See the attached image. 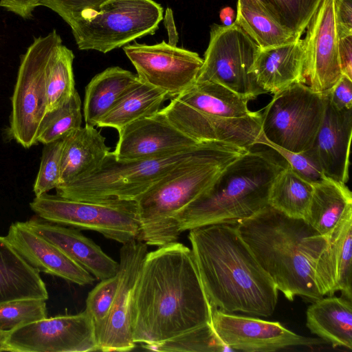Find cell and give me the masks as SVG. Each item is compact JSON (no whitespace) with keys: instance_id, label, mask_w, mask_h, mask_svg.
I'll return each instance as SVG.
<instances>
[{"instance_id":"33","label":"cell","mask_w":352,"mask_h":352,"mask_svg":"<svg viewBox=\"0 0 352 352\" xmlns=\"http://www.w3.org/2000/svg\"><path fill=\"white\" fill-rule=\"evenodd\" d=\"M73 52L61 44L53 54L47 70V112L65 103L76 91Z\"/></svg>"},{"instance_id":"16","label":"cell","mask_w":352,"mask_h":352,"mask_svg":"<svg viewBox=\"0 0 352 352\" xmlns=\"http://www.w3.org/2000/svg\"><path fill=\"white\" fill-rule=\"evenodd\" d=\"M160 111L177 129L197 142L220 141L250 149L261 144V114L237 118L205 115L189 108L175 97Z\"/></svg>"},{"instance_id":"17","label":"cell","mask_w":352,"mask_h":352,"mask_svg":"<svg viewBox=\"0 0 352 352\" xmlns=\"http://www.w3.org/2000/svg\"><path fill=\"white\" fill-rule=\"evenodd\" d=\"M302 39L306 83L316 91L329 90L342 76L334 0H322Z\"/></svg>"},{"instance_id":"27","label":"cell","mask_w":352,"mask_h":352,"mask_svg":"<svg viewBox=\"0 0 352 352\" xmlns=\"http://www.w3.org/2000/svg\"><path fill=\"white\" fill-rule=\"evenodd\" d=\"M138 80L137 75L117 66L108 67L93 77L85 91L83 116L85 125L96 126Z\"/></svg>"},{"instance_id":"3","label":"cell","mask_w":352,"mask_h":352,"mask_svg":"<svg viewBox=\"0 0 352 352\" xmlns=\"http://www.w3.org/2000/svg\"><path fill=\"white\" fill-rule=\"evenodd\" d=\"M256 260L289 301L299 296L322 297L314 277V264L328 240L303 219L289 217L270 206L234 223Z\"/></svg>"},{"instance_id":"9","label":"cell","mask_w":352,"mask_h":352,"mask_svg":"<svg viewBox=\"0 0 352 352\" xmlns=\"http://www.w3.org/2000/svg\"><path fill=\"white\" fill-rule=\"evenodd\" d=\"M273 95L261 114L265 140L294 153L311 148L322 122L324 94L298 82Z\"/></svg>"},{"instance_id":"18","label":"cell","mask_w":352,"mask_h":352,"mask_svg":"<svg viewBox=\"0 0 352 352\" xmlns=\"http://www.w3.org/2000/svg\"><path fill=\"white\" fill-rule=\"evenodd\" d=\"M115 157L120 160L153 157L199 143L175 127L159 111L119 130Z\"/></svg>"},{"instance_id":"21","label":"cell","mask_w":352,"mask_h":352,"mask_svg":"<svg viewBox=\"0 0 352 352\" xmlns=\"http://www.w3.org/2000/svg\"><path fill=\"white\" fill-rule=\"evenodd\" d=\"M324 94V113L311 150L325 177L346 184L349 179L352 109H336Z\"/></svg>"},{"instance_id":"41","label":"cell","mask_w":352,"mask_h":352,"mask_svg":"<svg viewBox=\"0 0 352 352\" xmlns=\"http://www.w3.org/2000/svg\"><path fill=\"white\" fill-rule=\"evenodd\" d=\"M106 0H38L39 6H45L57 13L69 26L76 21L97 10Z\"/></svg>"},{"instance_id":"6","label":"cell","mask_w":352,"mask_h":352,"mask_svg":"<svg viewBox=\"0 0 352 352\" xmlns=\"http://www.w3.org/2000/svg\"><path fill=\"white\" fill-rule=\"evenodd\" d=\"M206 142L140 160H120L109 151L96 170L59 185L55 188L56 194L87 201H136L178 164L198 153Z\"/></svg>"},{"instance_id":"5","label":"cell","mask_w":352,"mask_h":352,"mask_svg":"<svg viewBox=\"0 0 352 352\" xmlns=\"http://www.w3.org/2000/svg\"><path fill=\"white\" fill-rule=\"evenodd\" d=\"M285 166L268 151L252 147L228 165L210 188L180 213V232L253 216L268 205L270 186Z\"/></svg>"},{"instance_id":"34","label":"cell","mask_w":352,"mask_h":352,"mask_svg":"<svg viewBox=\"0 0 352 352\" xmlns=\"http://www.w3.org/2000/svg\"><path fill=\"white\" fill-rule=\"evenodd\" d=\"M81 100L76 90L61 107L47 112L37 133L36 141L43 144L60 140L81 127Z\"/></svg>"},{"instance_id":"22","label":"cell","mask_w":352,"mask_h":352,"mask_svg":"<svg viewBox=\"0 0 352 352\" xmlns=\"http://www.w3.org/2000/svg\"><path fill=\"white\" fill-rule=\"evenodd\" d=\"M24 223L32 230L58 247L96 279L102 280L118 273L119 263L74 228L51 223L37 215Z\"/></svg>"},{"instance_id":"47","label":"cell","mask_w":352,"mask_h":352,"mask_svg":"<svg viewBox=\"0 0 352 352\" xmlns=\"http://www.w3.org/2000/svg\"><path fill=\"white\" fill-rule=\"evenodd\" d=\"M10 333V330H4L0 328V351H6V342Z\"/></svg>"},{"instance_id":"10","label":"cell","mask_w":352,"mask_h":352,"mask_svg":"<svg viewBox=\"0 0 352 352\" xmlns=\"http://www.w3.org/2000/svg\"><path fill=\"white\" fill-rule=\"evenodd\" d=\"M62 44L56 30L35 38L21 56L12 97L10 134L24 148L37 143L40 124L47 113L46 76L49 63Z\"/></svg>"},{"instance_id":"7","label":"cell","mask_w":352,"mask_h":352,"mask_svg":"<svg viewBox=\"0 0 352 352\" xmlns=\"http://www.w3.org/2000/svg\"><path fill=\"white\" fill-rule=\"evenodd\" d=\"M162 19L163 8L153 0H106L70 27L80 50L107 53L153 34Z\"/></svg>"},{"instance_id":"30","label":"cell","mask_w":352,"mask_h":352,"mask_svg":"<svg viewBox=\"0 0 352 352\" xmlns=\"http://www.w3.org/2000/svg\"><path fill=\"white\" fill-rule=\"evenodd\" d=\"M168 98L170 97L166 92L139 80L118 100L96 126L111 127L118 131L138 120L156 113Z\"/></svg>"},{"instance_id":"26","label":"cell","mask_w":352,"mask_h":352,"mask_svg":"<svg viewBox=\"0 0 352 352\" xmlns=\"http://www.w3.org/2000/svg\"><path fill=\"white\" fill-rule=\"evenodd\" d=\"M23 298L48 299L39 272L0 236V305Z\"/></svg>"},{"instance_id":"46","label":"cell","mask_w":352,"mask_h":352,"mask_svg":"<svg viewBox=\"0 0 352 352\" xmlns=\"http://www.w3.org/2000/svg\"><path fill=\"white\" fill-rule=\"evenodd\" d=\"M219 17L223 25H230L234 22V11L230 7H225L221 10Z\"/></svg>"},{"instance_id":"40","label":"cell","mask_w":352,"mask_h":352,"mask_svg":"<svg viewBox=\"0 0 352 352\" xmlns=\"http://www.w3.org/2000/svg\"><path fill=\"white\" fill-rule=\"evenodd\" d=\"M261 145L271 148L285 160L291 168L305 180L314 184L325 177L320 163L311 148L300 153L288 151L268 143L265 139Z\"/></svg>"},{"instance_id":"13","label":"cell","mask_w":352,"mask_h":352,"mask_svg":"<svg viewBox=\"0 0 352 352\" xmlns=\"http://www.w3.org/2000/svg\"><path fill=\"white\" fill-rule=\"evenodd\" d=\"M124 52L138 79L166 92L170 98L191 87L203 64L196 52L162 41L155 45L135 43Z\"/></svg>"},{"instance_id":"14","label":"cell","mask_w":352,"mask_h":352,"mask_svg":"<svg viewBox=\"0 0 352 352\" xmlns=\"http://www.w3.org/2000/svg\"><path fill=\"white\" fill-rule=\"evenodd\" d=\"M147 252V245L138 240L122 244L120 250L116 294L107 316L95 327L98 351H129L136 346L132 332L133 295Z\"/></svg>"},{"instance_id":"29","label":"cell","mask_w":352,"mask_h":352,"mask_svg":"<svg viewBox=\"0 0 352 352\" xmlns=\"http://www.w3.org/2000/svg\"><path fill=\"white\" fill-rule=\"evenodd\" d=\"M175 98L192 110L208 116L237 118L253 113L248 107V99L215 82H195Z\"/></svg>"},{"instance_id":"20","label":"cell","mask_w":352,"mask_h":352,"mask_svg":"<svg viewBox=\"0 0 352 352\" xmlns=\"http://www.w3.org/2000/svg\"><path fill=\"white\" fill-rule=\"evenodd\" d=\"M327 248L314 266V277L321 296L340 291L352 300V209L343 216L327 239Z\"/></svg>"},{"instance_id":"11","label":"cell","mask_w":352,"mask_h":352,"mask_svg":"<svg viewBox=\"0 0 352 352\" xmlns=\"http://www.w3.org/2000/svg\"><path fill=\"white\" fill-rule=\"evenodd\" d=\"M260 49L235 22L214 25L196 82H215L249 100L256 98L265 93L252 73Z\"/></svg>"},{"instance_id":"24","label":"cell","mask_w":352,"mask_h":352,"mask_svg":"<svg viewBox=\"0 0 352 352\" xmlns=\"http://www.w3.org/2000/svg\"><path fill=\"white\" fill-rule=\"evenodd\" d=\"M105 140L95 126L87 125L64 137L60 157V184L96 170L110 151Z\"/></svg>"},{"instance_id":"15","label":"cell","mask_w":352,"mask_h":352,"mask_svg":"<svg viewBox=\"0 0 352 352\" xmlns=\"http://www.w3.org/2000/svg\"><path fill=\"white\" fill-rule=\"evenodd\" d=\"M211 324L221 340L233 351L274 352L326 343L320 338L296 334L278 322L226 313L213 307Z\"/></svg>"},{"instance_id":"12","label":"cell","mask_w":352,"mask_h":352,"mask_svg":"<svg viewBox=\"0 0 352 352\" xmlns=\"http://www.w3.org/2000/svg\"><path fill=\"white\" fill-rule=\"evenodd\" d=\"M6 351L87 352L98 348L94 321L85 310L45 318L10 330Z\"/></svg>"},{"instance_id":"43","label":"cell","mask_w":352,"mask_h":352,"mask_svg":"<svg viewBox=\"0 0 352 352\" xmlns=\"http://www.w3.org/2000/svg\"><path fill=\"white\" fill-rule=\"evenodd\" d=\"M338 38L352 35V0H334Z\"/></svg>"},{"instance_id":"1","label":"cell","mask_w":352,"mask_h":352,"mask_svg":"<svg viewBox=\"0 0 352 352\" xmlns=\"http://www.w3.org/2000/svg\"><path fill=\"white\" fill-rule=\"evenodd\" d=\"M212 310L191 249L176 241L147 252L133 295L135 343L159 344L210 323Z\"/></svg>"},{"instance_id":"45","label":"cell","mask_w":352,"mask_h":352,"mask_svg":"<svg viewBox=\"0 0 352 352\" xmlns=\"http://www.w3.org/2000/svg\"><path fill=\"white\" fill-rule=\"evenodd\" d=\"M38 6V0H0V6L23 19L31 18L33 11Z\"/></svg>"},{"instance_id":"35","label":"cell","mask_w":352,"mask_h":352,"mask_svg":"<svg viewBox=\"0 0 352 352\" xmlns=\"http://www.w3.org/2000/svg\"><path fill=\"white\" fill-rule=\"evenodd\" d=\"M145 349L160 352H227L233 351L215 333L211 322L188 331L163 342L146 345Z\"/></svg>"},{"instance_id":"19","label":"cell","mask_w":352,"mask_h":352,"mask_svg":"<svg viewBox=\"0 0 352 352\" xmlns=\"http://www.w3.org/2000/svg\"><path fill=\"white\" fill-rule=\"evenodd\" d=\"M5 238L39 273L58 276L79 285L92 284L96 279L58 247L29 228L24 222L12 223Z\"/></svg>"},{"instance_id":"8","label":"cell","mask_w":352,"mask_h":352,"mask_svg":"<svg viewBox=\"0 0 352 352\" xmlns=\"http://www.w3.org/2000/svg\"><path fill=\"white\" fill-rule=\"evenodd\" d=\"M30 206L36 215L53 223L95 231L122 244L139 239L134 200L87 201L46 192L35 197Z\"/></svg>"},{"instance_id":"2","label":"cell","mask_w":352,"mask_h":352,"mask_svg":"<svg viewBox=\"0 0 352 352\" xmlns=\"http://www.w3.org/2000/svg\"><path fill=\"white\" fill-rule=\"evenodd\" d=\"M188 231L194 259L212 307L226 313L272 316L278 290L235 223L212 224Z\"/></svg>"},{"instance_id":"42","label":"cell","mask_w":352,"mask_h":352,"mask_svg":"<svg viewBox=\"0 0 352 352\" xmlns=\"http://www.w3.org/2000/svg\"><path fill=\"white\" fill-rule=\"evenodd\" d=\"M325 93L336 109H352V79L342 75L336 83Z\"/></svg>"},{"instance_id":"38","label":"cell","mask_w":352,"mask_h":352,"mask_svg":"<svg viewBox=\"0 0 352 352\" xmlns=\"http://www.w3.org/2000/svg\"><path fill=\"white\" fill-rule=\"evenodd\" d=\"M63 138L44 144L40 168L34 185L36 196L56 188L60 183V157Z\"/></svg>"},{"instance_id":"37","label":"cell","mask_w":352,"mask_h":352,"mask_svg":"<svg viewBox=\"0 0 352 352\" xmlns=\"http://www.w3.org/2000/svg\"><path fill=\"white\" fill-rule=\"evenodd\" d=\"M47 318L45 300L23 298L0 305V328L12 330Z\"/></svg>"},{"instance_id":"39","label":"cell","mask_w":352,"mask_h":352,"mask_svg":"<svg viewBox=\"0 0 352 352\" xmlns=\"http://www.w3.org/2000/svg\"><path fill=\"white\" fill-rule=\"evenodd\" d=\"M118 274L100 280L88 294L85 310L92 318L94 326L99 325L107 316L116 294Z\"/></svg>"},{"instance_id":"28","label":"cell","mask_w":352,"mask_h":352,"mask_svg":"<svg viewBox=\"0 0 352 352\" xmlns=\"http://www.w3.org/2000/svg\"><path fill=\"white\" fill-rule=\"evenodd\" d=\"M313 186L305 221L327 239L346 212L352 209V193L345 183L327 177Z\"/></svg>"},{"instance_id":"44","label":"cell","mask_w":352,"mask_h":352,"mask_svg":"<svg viewBox=\"0 0 352 352\" xmlns=\"http://www.w3.org/2000/svg\"><path fill=\"white\" fill-rule=\"evenodd\" d=\"M338 58L342 75L352 79V35L338 38Z\"/></svg>"},{"instance_id":"31","label":"cell","mask_w":352,"mask_h":352,"mask_svg":"<svg viewBox=\"0 0 352 352\" xmlns=\"http://www.w3.org/2000/svg\"><path fill=\"white\" fill-rule=\"evenodd\" d=\"M234 22L261 49L279 46L299 38L281 25L259 0H238Z\"/></svg>"},{"instance_id":"32","label":"cell","mask_w":352,"mask_h":352,"mask_svg":"<svg viewBox=\"0 0 352 352\" xmlns=\"http://www.w3.org/2000/svg\"><path fill=\"white\" fill-rule=\"evenodd\" d=\"M313 190V184L300 177L286 163L270 186L268 206L289 217L305 221Z\"/></svg>"},{"instance_id":"23","label":"cell","mask_w":352,"mask_h":352,"mask_svg":"<svg viewBox=\"0 0 352 352\" xmlns=\"http://www.w3.org/2000/svg\"><path fill=\"white\" fill-rule=\"evenodd\" d=\"M302 39L260 49L252 68L258 85L274 94L298 82L306 84Z\"/></svg>"},{"instance_id":"25","label":"cell","mask_w":352,"mask_h":352,"mask_svg":"<svg viewBox=\"0 0 352 352\" xmlns=\"http://www.w3.org/2000/svg\"><path fill=\"white\" fill-rule=\"evenodd\" d=\"M344 297L324 298L313 301L306 311V326L333 347L352 349V304Z\"/></svg>"},{"instance_id":"4","label":"cell","mask_w":352,"mask_h":352,"mask_svg":"<svg viewBox=\"0 0 352 352\" xmlns=\"http://www.w3.org/2000/svg\"><path fill=\"white\" fill-rule=\"evenodd\" d=\"M248 150L226 142H207L198 153L156 182L136 200L140 225L138 241L157 247L177 241L180 213Z\"/></svg>"},{"instance_id":"36","label":"cell","mask_w":352,"mask_h":352,"mask_svg":"<svg viewBox=\"0 0 352 352\" xmlns=\"http://www.w3.org/2000/svg\"><path fill=\"white\" fill-rule=\"evenodd\" d=\"M274 18L300 38L322 0H259Z\"/></svg>"}]
</instances>
